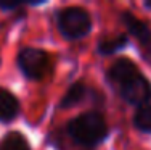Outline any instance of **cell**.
Segmentation results:
<instances>
[{
    "label": "cell",
    "mask_w": 151,
    "mask_h": 150,
    "mask_svg": "<svg viewBox=\"0 0 151 150\" xmlns=\"http://www.w3.org/2000/svg\"><path fill=\"white\" fill-rule=\"evenodd\" d=\"M68 131H69L71 137L74 141L85 145H92L106 137L108 128L101 115H98V113H84V115L77 116L68 124Z\"/></svg>",
    "instance_id": "6da1fadb"
},
{
    "label": "cell",
    "mask_w": 151,
    "mask_h": 150,
    "mask_svg": "<svg viewBox=\"0 0 151 150\" xmlns=\"http://www.w3.org/2000/svg\"><path fill=\"white\" fill-rule=\"evenodd\" d=\"M60 31L68 39H81L90 31V15L84 8L69 7L60 13Z\"/></svg>",
    "instance_id": "7a4b0ae2"
},
{
    "label": "cell",
    "mask_w": 151,
    "mask_h": 150,
    "mask_svg": "<svg viewBox=\"0 0 151 150\" xmlns=\"http://www.w3.org/2000/svg\"><path fill=\"white\" fill-rule=\"evenodd\" d=\"M19 68L27 78L40 79L48 70V57L44 50L39 49H24L18 57Z\"/></svg>",
    "instance_id": "3957f363"
},
{
    "label": "cell",
    "mask_w": 151,
    "mask_h": 150,
    "mask_svg": "<svg viewBox=\"0 0 151 150\" xmlns=\"http://www.w3.org/2000/svg\"><path fill=\"white\" fill-rule=\"evenodd\" d=\"M121 87V95L127 100L129 103H146L148 100H151V84L142 74H137L132 79H129L127 83H124Z\"/></svg>",
    "instance_id": "277c9868"
},
{
    "label": "cell",
    "mask_w": 151,
    "mask_h": 150,
    "mask_svg": "<svg viewBox=\"0 0 151 150\" xmlns=\"http://www.w3.org/2000/svg\"><path fill=\"white\" fill-rule=\"evenodd\" d=\"M137 74H138L137 66L130 62V60H127V58H119L113 66L109 68V73H108V76H109V79L113 81V83L122 86L124 83H127L129 79H132L134 76H137Z\"/></svg>",
    "instance_id": "5b68a950"
},
{
    "label": "cell",
    "mask_w": 151,
    "mask_h": 150,
    "mask_svg": "<svg viewBox=\"0 0 151 150\" xmlns=\"http://www.w3.org/2000/svg\"><path fill=\"white\" fill-rule=\"evenodd\" d=\"M122 21H124V24L127 26L129 33L134 34L140 42H143V44H150L151 42V33H150L148 26H146L143 21H140L138 18H135L129 12H125L124 15H122Z\"/></svg>",
    "instance_id": "8992f818"
},
{
    "label": "cell",
    "mask_w": 151,
    "mask_h": 150,
    "mask_svg": "<svg viewBox=\"0 0 151 150\" xmlns=\"http://www.w3.org/2000/svg\"><path fill=\"white\" fill-rule=\"evenodd\" d=\"M19 105L16 97L6 89H0V121H12L16 116Z\"/></svg>",
    "instance_id": "52a82bcc"
},
{
    "label": "cell",
    "mask_w": 151,
    "mask_h": 150,
    "mask_svg": "<svg viewBox=\"0 0 151 150\" xmlns=\"http://www.w3.org/2000/svg\"><path fill=\"white\" fill-rule=\"evenodd\" d=\"M0 150H31V149L27 141L19 133H12L2 141Z\"/></svg>",
    "instance_id": "ba28073f"
},
{
    "label": "cell",
    "mask_w": 151,
    "mask_h": 150,
    "mask_svg": "<svg viewBox=\"0 0 151 150\" xmlns=\"http://www.w3.org/2000/svg\"><path fill=\"white\" fill-rule=\"evenodd\" d=\"M85 91H87L85 86L81 84V83L71 86L69 91L66 92V95H64L63 100H61V105L68 108V107H73V105H76V103H79L82 99L85 97Z\"/></svg>",
    "instance_id": "9c48e42d"
},
{
    "label": "cell",
    "mask_w": 151,
    "mask_h": 150,
    "mask_svg": "<svg viewBox=\"0 0 151 150\" xmlns=\"http://www.w3.org/2000/svg\"><path fill=\"white\" fill-rule=\"evenodd\" d=\"M135 126L140 131L151 133V105H143L135 115Z\"/></svg>",
    "instance_id": "30bf717a"
},
{
    "label": "cell",
    "mask_w": 151,
    "mask_h": 150,
    "mask_svg": "<svg viewBox=\"0 0 151 150\" xmlns=\"http://www.w3.org/2000/svg\"><path fill=\"white\" fill-rule=\"evenodd\" d=\"M125 44H127V37H125V36H119V37H116V39H106V41L100 42L98 50L101 53H113V52H116V50L122 49Z\"/></svg>",
    "instance_id": "8fae6325"
},
{
    "label": "cell",
    "mask_w": 151,
    "mask_h": 150,
    "mask_svg": "<svg viewBox=\"0 0 151 150\" xmlns=\"http://www.w3.org/2000/svg\"><path fill=\"white\" fill-rule=\"evenodd\" d=\"M19 5H21L19 2H0V8H5V10H13Z\"/></svg>",
    "instance_id": "7c38bea8"
}]
</instances>
